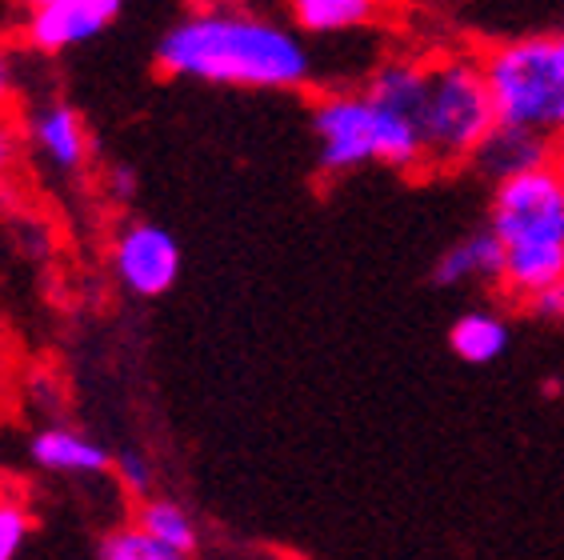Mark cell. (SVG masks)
<instances>
[{
	"label": "cell",
	"mask_w": 564,
	"mask_h": 560,
	"mask_svg": "<svg viewBox=\"0 0 564 560\" xmlns=\"http://www.w3.org/2000/svg\"><path fill=\"white\" fill-rule=\"evenodd\" d=\"M156 68L181 80L228 88H304L313 80V56L284 24L237 9L188 12L156 44Z\"/></svg>",
	"instance_id": "obj_1"
},
{
	"label": "cell",
	"mask_w": 564,
	"mask_h": 560,
	"mask_svg": "<svg viewBox=\"0 0 564 560\" xmlns=\"http://www.w3.org/2000/svg\"><path fill=\"white\" fill-rule=\"evenodd\" d=\"M489 228L500 240V292L512 304L564 280V176L556 161L492 184Z\"/></svg>",
	"instance_id": "obj_2"
},
{
	"label": "cell",
	"mask_w": 564,
	"mask_h": 560,
	"mask_svg": "<svg viewBox=\"0 0 564 560\" xmlns=\"http://www.w3.org/2000/svg\"><path fill=\"white\" fill-rule=\"evenodd\" d=\"M316 164L325 176L357 173L365 164H384L397 173H429L424 137L413 117L392 108L360 88V93H325L313 105Z\"/></svg>",
	"instance_id": "obj_3"
},
{
	"label": "cell",
	"mask_w": 564,
	"mask_h": 560,
	"mask_svg": "<svg viewBox=\"0 0 564 560\" xmlns=\"http://www.w3.org/2000/svg\"><path fill=\"white\" fill-rule=\"evenodd\" d=\"M492 132H497V105H492L480 56H429V88H424L421 108V137L429 173L468 169Z\"/></svg>",
	"instance_id": "obj_4"
},
{
	"label": "cell",
	"mask_w": 564,
	"mask_h": 560,
	"mask_svg": "<svg viewBox=\"0 0 564 560\" xmlns=\"http://www.w3.org/2000/svg\"><path fill=\"white\" fill-rule=\"evenodd\" d=\"M497 125L564 140V36H517L480 53Z\"/></svg>",
	"instance_id": "obj_5"
},
{
	"label": "cell",
	"mask_w": 564,
	"mask_h": 560,
	"mask_svg": "<svg viewBox=\"0 0 564 560\" xmlns=\"http://www.w3.org/2000/svg\"><path fill=\"white\" fill-rule=\"evenodd\" d=\"M109 265L120 289L141 301H156L181 277V245L169 228L152 225V220H129L112 237Z\"/></svg>",
	"instance_id": "obj_6"
},
{
	"label": "cell",
	"mask_w": 564,
	"mask_h": 560,
	"mask_svg": "<svg viewBox=\"0 0 564 560\" xmlns=\"http://www.w3.org/2000/svg\"><path fill=\"white\" fill-rule=\"evenodd\" d=\"M120 9L124 0H61L48 9H33L24 24V41L36 53H65L105 33L120 17Z\"/></svg>",
	"instance_id": "obj_7"
},
{
	"label": "cell",
	"mask_w": 564,
	"mask_h": 560,
	"mask_svg": "<svg viewBox=\"0 0 564 560\" xmlns=\"http://www.w3.org/2000/svg\"><path fill=\"white\" fill-rule=\"evenodd\" d=\"M24 137L56 173H80L88 164V129L68 100H41L24 120Z\"/></svg>",
	"instance_id": "obj_8"
},
{
	"label": "cell",
	"mask_w": 564,
	"mask_h": 560,
	"mask_svg": "<svg viewBox=\"0 0 564 560\" xmlns=\"http://www.w3.org/2000/svg\"><path fill=\"white\" fill-rule=\"evenodd\" d=\"M29 456L36 469L61 476H105L112 473V453L88 432L68 429V424H44L29 441Z\"/></svg>",
	"instance_id": "obj_9"
},
{
	"label": "cell",
	"mask_w": 564,
	"mask_h": 560,
	"mask_svg": "<svg viewBox=\"0 0 564 560\" xmlns=\"http://www.w3.org/2000/svg\"><path fill=\"white\" fill-rule=\"evenodd\" d=\"M500 269H505V252L492 228L485 225L436 257L433 284L436 289H500Z\"/></svg>",
	"instance_id": "obj_10"
},
{
	"label": "cell",
	"mask_w": 564,
	"mask_h": 560,
	"mask_svg": "<svg viewBox=\"0 0 564 560\" xmlns=\"http://www.w3.org/2000/svg\"><path fill=\"white\" fill-rule=\"evenodd\" d=\"M556 157V144L553 140L536 137V132H524V129H505L497 125L489 140H485V149L477 152V161L473 169L489 176L492 184L505 181V176H517L524 169H536V164H549Z\"/></svg>",
	"instance_id": "obj_11"
},
{
	"label": "cell",
	"mask_w": 564,
	"mask_h": 560,
	"mask_svg": "<svg viewBox=\"0 0 564 560\" xmlns=\"http://www.w3.org/2000/svg\"><path fill=\"white\" fill-rule=\"evenodd\" d=\"M424 88H429V61H409V56H397V61H384L377 73L369 76V93L377 105L401 112V117H413L421 125V108H424Z\"/></svg>",
	"instance_id": "obj_12"
},
{
	"label": "cell",
	"mask_w": 564,
	"mask_h": 560,
	"mask_svg": "<svg viewBox=\"0 0 564 560\" xmlns=\"http://www.w3.org/2000/svg\"><path fill=\"white\" fill-rule=\"evenodd\" d=\"M512 333L509 321L492 309H473V313L456 316L453 329H448V348H453L465 365H492L509 353Z\"/></svg>",
	"instance_id": "obj_13"
},
{
	"label": "cell",
	"mask_w": 564,
	"mask_h": 560,
	"mask_svg": "<svg viewBox=\"0 0 564 560\" xmlns=\"http://www.w3.org/2000/svg\"><path fill=\"white\" fill-rule=\"evenodd\" d=\"M289 12L301 33L337 36L377 21L380 0H289Z\"/></svg>",
	"instance_id": "obj_14"
},
{
	"label": "cell",
	"mask_w": 564,
	"mask_h": 560,
	"mask_svg": "<svg viewBox=\"0 0 564 560\" xmlns=\"http://www.w3.org/2000/svg\"><path fill=\"white\" fill-rule=\"evenodd\" d=\"M137 525H141L152 540H161L164 549L185 552V557H193L196 545H200L196 520L188 517L176 500H169V496H144L141 505H137Z\"/></svg>",
	"instance_id": "obj_15"
},
{
	"label": "cell",
	"mask_w": 564,
	"mask_h": 560,
	"mask_svg": "<svg viewBox=\"0 0 564 560\" xmlns=\"http://www.w3.org/2000/svg\"><path fill=\"white\" fill-rule=\"evenodd\" d=\"M29 537H33V508L21 488L0 485V560L21 557Z\"/></svg>",
	"instance_id": "obj_16"
},
{
	"label": "cell",
	"mask_w": 564,
	"mask_h": 560,
	"mask_svg": "<svg viewBox=\"0 0 564 560\" xmlns=\"http://www.w3.org/2000/svg\"><path fill=\"white\" fill-rule=\"evenodd\" d=\"M100 560H193V557L164 549L161 540H152L141 525H129L100 540Z\"/></svg>",
	"instance_id": "obj_17"
},
{
	"label": "cell",
	"mask_w": 564,
	"mask_h": 560,
	"mask_svg": "<svg viewBox=\"0 0 564 560\" xmlns=\"http://www.w3.org/2000/svg\"><path fill=\"white\" fill-rule=\"evenodd\" d=\"M112 476L120 481V488H124V493L137 496V500H144V496H152L156 469H152V461L141 453V449H124V453L112 456Z\"/></svg>",
	"instance_id": "obj_18"
},
{
	"label": "cell",
	"mask_w": 564,
	"mask_h": 560,
	"mask_svg": "<svg viewBox=\"0 0 564 560\" xmlns=\"http://www.w3.org/2000/svg\"><path fill=\"white\" fill-rule=\"evenodd\" d=\"M24 132L12 125L9 117H0V181H9L12 169L21 164V152H24Z\"/></svg>",
	"instance_id": "obj_19"
},
{
	"label": "cell",
	"mask_w": 564,
	"mask_h": 560,
	"mask_svg": "<svg viewBox=\"0 0 564 560\" xmlns=\"http://www.w3.org/2000/svg\"><path fill=\"white\" fill-rule=\"evenodd\" d=\"M521 309L536 316V321H564V280H556V284H549L544 292H536Z\"/></svg>",
	"instance_id": "obj_20"
},
{
	"label": "cell",
	"mask_w": 564,
	"mask_h": 560,
	"mask_svg": "<svg viewBox=\"0 0 564 560\" xmlns=\"http://www.w3.org/2000/svg\"><path fill=\"white\" fill-rule=\"evenodd\" d=\"M109 193L117 196L120 205H124V201H132V196H137V173H132V169H124V164H117V169L109 173Z\"/></svg>",
	"instance_id": "obj_21"
},
{
	"label": "cell",
	"mask_w": 564,
	"mask_h": 560,
	"mask_svg": "<svg viewBox=\"0 0 564 560\" xmlns=\"http://www.w3.org/2000/svg\"><path fill=\"white\" fill-rule=\"evenodd\" d=\"M9 100H12V56L4 49V41H0V117H4Z\"/></svg>",
	"instance_id": "obj_22"
},
{
	"label": "cell",
	"mask_w": 564,
	"mask_h": 560,
	"mask_svg": "<svg viewBox=\"0 0 564 560\" xmlns=\"http://www.w3.org/2000/svg\"><path fill=\"white\" fill-rule=\"evenodd\" d=\"M9 388H12V365H9L4 345H0V409H4V400H9Z\"/></svg>",
	"instance_id": "obj_23"
},
{
	"label": "cell",
	"mask_w": 564,
	"mask_h": 560,
	"mask_svg": "<svg viewBox=\"0 0 564 560\" xmlns=\"http://www.w3.org/2000/svg\"><path fill=\"white\" fill-rule=\"evenodd\" d=\"M29 9H48V4H61V0H24Z\"/></svg>",
	"instance_id": "obj_24"
},
{
	"label": "cell",
	"mask_w": 564,
	"mask_h": 560,
	"mask_svg": "<svg viewBox=\"0 0 564 560\" xmlns=\"http://www.w3.org/2000/svg\"><path fill=\"white\" fill-rule=\"evenodd\" d=\"M553 161H556V169H561V176H564V140L556 144V157H553Z\"/></svg>",
	"instance_id": "obj_25"
},
{
	"label": "cell",
	"mask_w": 564,
	"mask_h": 560,
	"mask_svg": "<svg viewBox=\"0 0 564 560\" xmlns=\"http://www.w3.org/2000/svg\"><path fill=\"white\" fill-rule=\"evenodd\" d=\"M208 4H217V9H232V4H240V0H208Z\"/></svg>",
	"instance_id": "obj_26"
}]
</instances>
